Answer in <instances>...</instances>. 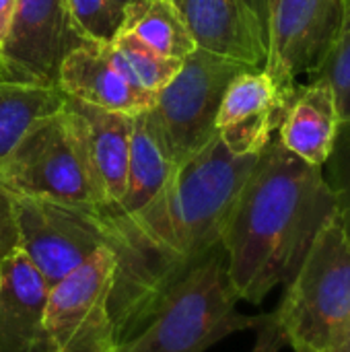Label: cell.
Instances as JSON below:
<instances>
[{
	"label": "cell",
	"mask_w": 350,
	"mask_h": 352,
	"mask_svg": "<svg viewBox=\"0 0 350 352\" xmlns=\"http://www.w3.org/2000/svg\"><path fill=\"white\" fill-rule=\"evenodd\" d=\"M0 184L19 196L103 208L78 124L66 101L17 142L0 165Z\"/></svg>",
	"instance_id": "5"
},
{
	"label": "cell",
	"mask_w": 350,
	"mask_h": 352,
	"mask_svg": "<svg viewBox=\"0 0 350 352\" xmlns=\"http://www.w3.org/2000/svg\"><path fill=\"white\" fill-rule=\"evenodd\" d=\"M12 194V192H10ZM21 254L56 287L97 252L109 248V219L101 206L64 204L12 194Z\"/></svg>",
	"instance_id": "6"
},
{
	"label": "cell",
	"mask_w": 350,
	"mask_h": 352,
	"mask_svg": "<svg viewBox=\"0 0 350 352\" xmlns=\"http://www.w3.org/2000/svg\"><path fill=\"white\" fill-rule=\"evenodd\" d=\"M248 4L252 6V10L260 19L264 31H268V16H270V4H272V0H248ZM266 43H268V37H266Z\"/></svg>",
	"instance_id": "27"
},
{
	"label": "cell",
	"mask_w": 350,
	"mask_h": 352,
	"mask_svg": "<svg viewBox=\"0 0 350 352\" xmlns=\"http://www.w3.org/2000/svg\"><path fill=\"white\" fill-rule=\"evenodd\" d=\"M204 52L264 68L266 31L248 0H171Z\"/></svg>",
	"instance_id": "12"
},
{
	"label": "cell",
	"mask_w": 350,
	"mask_h": 352,
	"mask_svg": "<svg viewBox=\"0 0 350 352\" xmlns=\"http://www.w3.org/2000/svg\"><path fill=\"white\" fill-rule=\"evenodd\" d=\"M332 352H350V320L347 328H344V332H342V336H340V340H338V344H336V349Z\"/></svg>",
	"instance_id": "28"
},
{
	"label": "cell",
	"mask_w": 350,
	"mask_h": 352,
	"mask_svg": "<svg viewBox=\"0 0 350 352\" xmlns=\"http://www.w3.org/2000/svg\"><path fill=\"white\" fill-rule=\"evenodd\" d=\"M116 258L109 248L50 289L37 352H116L109 309Z\"/></svg>",
	"instance_id": "8"
},
{
	"label": "cell",
	"mask_w": 350,
	"mask_h": 352,
	"mask_svg": "<svg viewBox=\"0 0 350 352\" xmlns=\"http://www.w3.org/2000/svg\"><path fill=\"white\" fill-rule=\"evenodd\" d=\"M120 29H126L151 45L157 54L186 60L198 45L171 0H134L122 12Z\"/></svg>",
	"instance_id": "19"
},
{
	"label": "cell",
	"mask_w": 350,
	"mask_h": 352,
	"mask_svg": "<svg viewBox=\"0 0 350 352\" xmlns=\"http://www.w3.org/2000/svg\"><path fill=\"white\" fill-rule=\"evenodd\" d=\"M338 122L330 85L314 78L309 85L295 87L276 132L287 151L314 167H322L332 151Z\"/></svg>",
	"instance_id": "16"
},
{
	"label": "cell",
	"mask_w": 350,
	"mask_h": 352,
	"mask_svg": "<svg viewBox=\"0 0 350 352\" xmlns=\"http://www.w3.org/2000/svg\"><path fill=\"white\" fill-rule=\"evenodd\" d=\"M58 82L43 80L0 56V165L39 120L64 107Z\"/></svg>",
	"instance_id": "17"
},
{
	"label": "cell",
	"mask_w": 350,
	"mask_h": 352,
	"mask_svg": "<svg viewBox=\"0 0 350 352\" xmlns=\"http://www.w3.org/2000/svg\"><path fill=\"white\" fill-rule=\"evenodd\" d=\"M103 50L111 64L136 87L157 93L161 91L182 68L184 60H173L157 54L140 37L126 29H118L111 41L103 43Z\"/></svg>",
	"instance_id": "20"
},
{
	"label": "cell",
	"mask_w": 350,
	"mask_h": 352,
	"mask_svg": "<svg viewBox=\"0 0 350 352\" xmlns=\"http://www.w3.org/2000/svg\"><path fill=\"white\" fill-rule=\"evenodd\" d=\"M287 344L318 352L336 349L350 320V239L336 210L272 311Z\"/></svg>",
	"instance_id": "4"
},
{
	"label": "cell",
	"mask_w": 350,
	"mask_h": 352,
	"mask_svg": "<svg viewBox=\"0 0 350 352\" xmlns=\"http://www.w3.org/2000/svg\"><path fill=\"white\" fill-rule=\"evenodd\" d=\"M342 14L344 0H272L264 70L285 105L299 76L320 70L338 35Z\"/></svg>",
	"instance_id": "9"
},
{
	"label": "cell",
	"mask_w": 350,
	"mask_h": 352,
	"mask_svg": "<svg viewBox=\"0 0 350 352\" xmlns=\"http://www.w3.org/2000/svg\"><path fill=\"white\" fill-rule=\"evenodd\" d=\"M14 8H17V0H0V50H2V43L6 39Z\"/></svg>",
	"instance_id": "26"
},
{
	"label": "cell",
	"mask_w": 350,
	"mask_h": 352,
	"mask_svg": "<svg viewBox=\"0 0 350 352\" xmlns=\"http://www.w3.org/2000/svg\"><path fill=\"white\" fill-rule=\"evenodd\" d=\"M258 155H235L219 136L177 163L161 192L138 212L109 219L116 258L109 309L118 342L132 336L163 297L223 248L233 206Z\"/></svg>",
	"instance_id": "1"
},
{
	"label": "cell",
	"mask_w": 350,
	"mask_h": 352,
	"mask_svg": "<svg viewBox=\"0 0 350 352\" xmlns=\"http://www.w3.org/2000/svg\"><path fill=\"white\" fill-rule=\"evenodd\" d=\"M324 182L332 194L336 217L350 239V120H340L332 151L322 165Z\"/></svg>",
	"instance_id": "21"
},
{
	"label": "cell",
	"mask_w": 350,
	"mask_h": 352,
	"mask_svg": "<svg viewBox=\"0 0 350 352\" xmlns=\"http://www.w3.org/2000/svg\"><path fill=\"white\" fill-rule=\"evenodd\" d=\"M58 87L83 103L136 116L155 105L157 93L132 85L107 58L103 43L83 41L62 60Z\"/></svg>",
	"instance_id": "13"
},
{
	"label": "cell",
	"mask_w": 350,
	"mask_h": 352,
	"mask_svg": "<svg viewBox=\"0 0 350 352\" xmlns=\"http://www.w3.org/2000/svg\"><path fill=\"white\" fill-rule=\"evenodd\" d=\"M130 2H134V0H109V4H111L113 12L120 16V21H122V12H124V8H126Z\"/></svg>",
	"instance_id": "29"
},
{
	"label": "cell",
	"mask_w": 350,
	"mask_h": 352,
	"mask_svg": "<svg viewBox=\"0 0 350 352\" xmlns=\"http://www.w3.org/2000/svg\"><path fill=\"white\" fill-rule=\"evenodd\" d=\"M245 70L252 66L196 47L177 74L157 91L153 113L175 165L217 136L223 95L229 82Z\"/></svg>",
	"instance_id": "7"
},
{
	"label": "cell",
	"mask_w": 350,
	"mask_h": 352,
	"mask_svg": "<svg viewBox=\"0 0 350 352\" xmlns=\"http://www.w3.org/2000/svg\"><path fill=\"white\" fill-rule=\"evenodd\" d=\"M66 107L72 111L78 124L85 153L103 200V208H111L122 200L126 188L134 116L107 111L68 95Z\"/></svg>",
	"instance_id": "14"
},
{
	"label": "cell",
	"mask_w": 350,
	"mask_h": 352,
	"mask_svg": "<svg viewBox=\"0 0 350 352\" xmlns=\"http://www.w3.org/2000/svg\"><path fill=\"white\" fill-rule=\"evenodd\" d=\"M50 285L19 252L0 264V352H37Z\"/></svg>",
	"instance_id": "15"
},
{
	"label": "cell",
	"mask_w": 350,
	"mask_h": 352,
	"mask_svg": "<svg viewBox=\"0 0 350 352\" xmlns=\"http://www.w3.org/2000/svg\"><path fill=\"white\" fill-rule=\"evenodd\" d=\"M256 332L258 336H256L252 352H281L285 346H289L274 314H264Z\"/></svg>",
	"instance_id": "25"
},
{
	"label": "cell",
	"mask_w": 350,
	"mask_h": 352,
	"mask_svg": "<svg viewBox=\"0 0 350 352\" xmlns=\"http://www.w3.org/2000/svg\"><path fill=\"white\" fill-rule=\"evenodd\" d=\"M21 252L12 194L0 184V264Z\"/></svg>",
	"instance_id": "24"
},
{
	"label": "cell",
	"mask_w": 350,
	"mask_h": 352,
	"mask_svg": "<svg viewBox=\"0 0 350 352\" xmlns=\"http://www.w3.org/2000/svg\"><path fill=\"white\" fill-rule=\"evenodd\" d=\"M334 214L322 167L266 144L248 177L223 235L231 285L239 301L260 305L293 280L320 229Z\"/></svg>",
	"instance_id": "2"
},
{
	"label": "cell",
	"mask_w": 350,
	"mask_h": 352,
	"mask_svg": "<svg viewBox=\"0 0 350 352\" xmlns=\"http://www.w3.org/2000/svg\"><path fill=\"white\" fill-rule=\"evenodd\" d=\"M314 76L330 85L338 118L350 120V0H344V14L338 35Z\"/></svg>",
	"instance_id": "22"
},
{
	"label": "cell",
	"mask_w": 350,
	"mask_h": 352,
	"mask_svg": "<svg viewBox=\"0 0 350 352\" xmlns=\"http://www.w3.org/2000/svg\"><path fill=\"white\" fill-rule=\"evenodd\" d=\"M175 163L165 144L159 122L153 107L134 116V128L130 138L126 188L122 200L107 208L118 217H128L144 208L165 186Z\"/></svg>",
	"instance_id": "18"
},
{
	"label": "cell",
	"mask_w": 350,
	"mask_h": 352,
	"mask_svg": "<svg viewBox=\"0 0 350 352\" xmlns=\"http://www.w3.org/2000/svg\"><path fill=\"white\" fill-rule=\"evenodd\" d=\"M293 351L295 352H318V351H311V349H305V346H293Z\"/></svg>",
	"instance_id": "30"
},
{
	"label": "cell",
	"mask_w": 350,
	"mask_h": 352,
	"mask_svg": "<svg viewBox=\"0 0 350 352\" xmlns=\"http://www.w3.org/2000/svg\"><path fill=\"white\" fill-rule=\"evenodd\" d=\"M72 23L85 41L107 43L120 29V16L109 0H66Z\"/></svg>",
	"instance_id": "23"
},
{
	"label": "cell",
	"mask_w": 350,
	"mask_h": 352,
	"mask_svg": "<svg viewBox=\"0 0 350 352\" xmlns=\"http://www.w3.org/2000/svg\"><path fill=\"white\" fill-rule=\"evenodd\" d=\"M223 248L192 268L116 352H206L231 334L256 330L264 316L237 309Z\"/></svg>",
	"instance_id": "3"
},
{
	"label": "cell",
	"mask_w": 350,
	"mask_h": 352,
	"mask_svg": "<svg viewBox=\"0 0 350 352\" xmlns=\"http://www.w3.org/2000/svg\"><path fill=\"white\" fill-rule=\"evenodd\" d=\"M83 41L66 0H17L0 56L43 80L58 82L62 60Z\"/></svg>",
	"instance_id": "10"
},
{
	"label": "cell",
	"mask_w": 350,
	"mask_h": 352,
	"mask_svg": "<svg viewBox=\"0 0 350 352\" xmlns=\"http://www.w3.org/2000/svg\"><path fill=\"white\" fill-rule=\"evenodd\" d=\"M285 103L266 70L237 74L217 113V136L235 155H258L281 126Z\"/></svg>",
	"instance_id": "11"
}]
</instances>
